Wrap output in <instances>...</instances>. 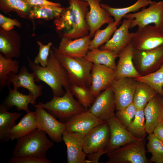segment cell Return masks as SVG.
<instances>
[{
  "label": "cell",
  "mask_w": 163,
  "mask_h": 163,
  "mask_svg": "<svg viewBox=\"0 0 163 163\" xmlns=\"http://www.w3.org/2000/svg\"><path fill=\"white\" fill-rule=\"evenodd\" d=\"M69 6L54 19L56 30L61 37L74 39L89 34L86 21L89 5L84 0H68Z\"/></svg>",
  "instance_id": "6da1fadb"
},
{
  "label": "cell",
  "mask_w": 163,
  "mask_h": 163,
  "mask_svg": "<svg viewBox=\"0 0 163 163\" xmlns=\"http://www.w3.org/2000/svg\"><path fill=\"white\" fill-rule=\"evenodd\" d=\"M30 68L32 71L35 81H42L51 88L54 97H61L65 94L63 89L70 85L68 73L55 56L53 50L50 49L47 63L45 67L37 65L27 56Z\"/></svg>",
  "instance_id": "7a4b0ae2"
},
{
  "label": "cell",
  "mask_w": 163,
  "mask_h": 163,
  "mask_svg": "<svg viewBox=\"0 0 163 163\" xmlns=\"http://www.w3.org/2000/svg\"><path fill=\"white\" fill-rule=\"evenodd\" d=\"M52 48L56 57L67 71L70 85L90 88L92 80L91 71L93 64L85 57H69L60 53L58 48L53 45Z\"/></svg>",
  "instance_id": "3957f363"
},
{
  "label": "cell",
  "mask_w": 163,
  "mask_h": 163,
  "mask_svg": "<svg viewBox=\"0 0 163 163\" xmlns=\"http://www.w3.org/2000/svg\"><path fill=\"white\" fill-rule=\"evenodd\" d=\"M46 133L37 128L18 139L13 152V157L26 155L46 158L47 151L53 146Z\"/></svg>",
  "instance_id": "277c9868"
},
{
  "label": "cell",
  "mask_w": 163,
  "mask_h": 163,
  "mask_svg": "<svg viewBox=\"0 0 163 163\" xmlns=\"http://www.w3.org/2000/svg\"><path fill=\"white\" fill-rule=\"evenodd\" d=\"M66 92L61 97H54L50 101L44 103L40 102L33 106L42 107L60 121L65 123L74 115L84 111L85 108L74 98L69 88H65Z\"/></svg>",
  "instance_id": "5b68a950"
},
{
  "label": "cell",
  "mask_w": 163,
  "mask_h": 163,
  "mask_svg": "<svg viewBox=\"0 0 163 163\" xmlns=\"http://www.w3.org/2000/svg\"><path fill=\"white\" fill-rule=\"evenodd\" d=\"M145 136L107 153L106 163H149L146 158Z\"/></svg>",
  "instance_id": "8992f818"
},
{
  "label": "cell",
  "mask_w": 163,
  "mask_h": 163,
  "mask_svg": "<svg viewBox=\"0 0 163 163\" xmlns=\"http://www.w3.org/2000/svg\"><path fill=\"white\" fill-rule=\"evenodd\" d=\"M133 61L136 69L141 76L153 72L163 63V46L146 50L134 48Z\"/></svg>",
  "instance_id": "52a82bcc"
},
{
  "label": "cell",
  "mask_w": 163,
  "mask_h": 163,
  "mask_svg": "<svg viewBox=\"0 0 163 163\" xmlns=\"http://www.w3.org/2000/svg\"><path fill=\"white\" fill-rule=\"evenodd\" d=\"M134 49L140 50L163 46V28L148 25L138 28L131 40Z\"/></svg>",
  "instance_id": "ba28073f"
},
{
  "label": "cell",
  "mask_w": 163,
  "mask_h": 163,
  "mask_svg": "<svg viewBox=\"0 0 163 163\" xmlns=\"http://www.w3.org/2000/svg\"><path fill=\"white\" fill-rule=\"evenodd\" d=\"M123 18L132 19L130 29L136 26L140 28L151 24L163 28V1H154L147 8H144L139 11L128 14Z\"/></svg>",
  "instance_id": "9c48e42d"
},
{
  "label": "cell",
  "mask_w": 163,
  "mask_h": 163,
  "mask_svg": "<svg viewBox=\"0 0 163 163\" xmlns=\"http://www.w3.org/2000/svg\"><path fill=\"white\" fill-rule=\"evenodd\" d=\"M35 107L37 128L47 133L53 142H62L66 129L65 123L57 120L44 108L39 107Z\"/></svg>",
  "instance_id": "30bf717a"
},
{
  "label": "cell",
  "mask_w": 163,
  "mask_h": 163,
  "mask_svg": "<svg viewBox=\"0 0 163 163\" xmlns=\"http://www.w3.org/2000/svg\"><path fill=\"white\" fill-rule=\"evenodd\" d=\"M110 138V129L107 122L94 127L83 137V150L86 154L106 150Z\"/></svg>",
  "instance_id": "8fae6325"
},
{
  "label": "cell",
  "mask_w": 163,
  "mask_h": 163,
  "mask_svg": "<svg viewBox=\"0 0 163 163\" xmlns=\"http://www.w3.org/2000/svg\"><path fill=\"white\" fill-rule=\"evenodd\" d=\"M35 82L34 74L29 73L27 68L23 66L21 67L18 74L11 72L8 75L6 86L8 89L10 88V85L12 83L14 89H18L20 87L27 89L29 93H31L33 95V100L31 104L34 106L37 98L43 94L42 85H37Z\"/></svg>",
  "instance_id": "7c38bea8"
},
{
  "label": "cell",
  "mask_w": 163,
  "mask_h": 163,
  "mask_svg": "<svg viewBox=\"0 0 163 163\" xmlns=\"http://www.w3.org/2000/svg\"><path fill=\"white\" fill-rule=\"evenodd\" d=\"M136 82L130 77L113 81L111 86L114 94L117 111L122 110L133 103Z\"/></svg>",
  "instance_id": "4fadbf2b"
},
{
  "label": "cell",
  "mask_w": 163,
  "mask_h": 163,
  "mask_svg": "<svg viewBox=\"0 0 163 163\" xmlns=\"http://www.w3.org/2000/svg\"><path fill=\"white\" fill-rule=\"evenodd\" d=\"M115 109L114 94L111 86L100 93L88 110L98 119L107 122L115 115Z\"/></svg>",
  "instance_id": "5bb4252c"
},
{
  "label": "cell",
  "mask_w": 163,
  "mask_h": 163,
  "mask_svg": "<svg viewBox=\"0 0 163 163\" xmlns=\"http://www.w3.org/2000/svg\"><path fill=\"white\" fill-rule=\"evenodd\" d=\"M107 122L110 129L109 141L106 149L107 153L140 139L133 136L120 122L115 115Z\"/></svg>",
  "instance_id": "9a60e30c"
},
{
  "label": "cell",
  "mask_w": 163,
  "mask_h": 163,
  "mask_svg": "<svg viewBox=\"0 0 163 163\" xmlns=\"http://www.w3.org/2000/svg\"><path fill=\"white\" fill-rule=\"evenodd\" d=\"M116 74L115 70L104 65L93 64L90 88L94 99L101 92L111 86Z\"/></svg>",
  "instance_id": "2e32d148"
},
{
  "label": "cell",
  "mask_w": 163,
  "mask_h": 163,
  "mask_svg": "<svg viewBox=\"0 0 163 163\" xmlns=\"http://www.w3.org/2000/svg\"><path fill=\"white\" fill-rule=\"evenodd\" d=\"M104 122L97 117L88 109L74 115L66 121L64 123L65 131L78 133L84 136L91 129Z\"/></svg>",
  "instance_id": "e0dca14e"
},
{
  "label": "cell",
  "mask_w": 163,
  "mask_h": 163,
  "mask_svg": "<svg viewBox=\"0 0 163 163\" xmlns=\"http://www.w3.org/2000/svg\"><path fill=\"white\" fill-rule=\"evenodd\" d=\"M88 4L90 10L87 13L86 21L89 27L91 38L97 30L103 25L114 21V19L100 5L102 0H84Z\"/></svg>",
  "instance_id": "ac0fdd59"
},
{
  "label": "cell",
  "mask_w": 163,
  "mask_h": 163,
  "mask_svg": "<svg viewBox=\"0 0 163 163\" xmlns=\"http://www.w3.org/2000/svg\"><path fill=\"white\" fill-rule=\"evenodd\" d=\"M77 132L65 131L62 136L67 148V163H85L87 154L83 150V137Z\"/></svg>",
  "instance_id": "d6986e66"
},
{
  "label": "cell",
  "mask_w": 163,
  "mask_h": 163,
  "mask_svg": "<svg viewBox=\"0 0 163 163\" xmlns=\"http://www.w3.org/2000/svg\"><path fill=\"white\" fill-rule=\"evenodd\" d=\"M132 19L125 18L119 27L114 33L113 37L104 45L101 50L109 49L118 55L123 50L131 43L134 32L130 33V23Z\"/></svg>",
  "instance_id": "ffe728a7"
},
{
  "label": "cell",
  "mask_w": 163,
  "mask_h": 163,
  "mask_svg": "<svg viewBox=\"0 0 163 163\" xmlns=\"http://www.w3.org/2000/svg\"><path fill=\"white\" fill-rule=\"evenodd\" d=\"M89 34L76 39L62 37L58 49L61 53L72 57H85L91 40Z\"/></svg>",
  "instance_id": "44dd1931"
},
{
  "label": "cell",
  "mask_w": 163,
  "mask_h": 163,
  "mask_svg": "<svg viewBox=\"0 0 163 163\" xmlns=\"http://www.w3.org/2000/svg\"><path fill=\"white\" fill-rule=\"evenodd\" d=\"M21 38L15 30L0 28V52L6 57L18 58L21 55Z\"/></svg>",
  "instance_id": "7402d4cb"
},
{
  "label": "cell",
  "mask_w": 163,
  "mask_h": 163,
  "mask_svg": "<svg viewBox=\"0 0 163 163\" xmlns=\"http://www.w3.org/2000/svg\"><path fill=\"white\" fill-rule=\"evenodd\" d=\"M134 48L131 43L119 54L115 79L125 77L135 78L141 76L136 69L133 61Z\"/></svg>",
  "instance_id": "603a6c76"
},
{
  "label": "cell",
  "mask_w": 163,
  "mask_h": 163,
  "mask_svg": "<svg viewBox=\"0 0 163 163\" xmlns=\"http://www.w3.org/2000/svg\"><path fill=\"white\" fill-rule=\"evenodd\" d=\"M163 97L157 93L149 102L144 109L146 133L149 134L161 121Z\"/></svg>",
  "instance_id": "cb8c5ba5"
},
{
  "label": "cell",
  "mask_w": 163,
  "mask_h": 163,
  "mask_svg": "<svg viewBox=\"0 0 163 163\" xmlns=\"http://www.w3.org/2000/svg\"><path fill=\"white\" fill-rule=\"evenodd\" d=\"M21 114L17 112L10 113L7 111L3 104L0 105V142H5L10 139L11 131L16 125V120Z\"/></svg>",
  "instance_id": "d4e9b609"
},
{
  "label": "cell",
  "mask_w": 163,
  "mask_h": 163,
  "mask_svg": "<svg viewBox=\"0 0 163 163\" xmlns=\"http://www.w3.org/2000/svg\"><path fill=\"white\" fill-rule=\"evenodd\" d=\"M118 57V55L111 50L97 48L89 50L85 58L93 64L104 65L116 70L115 60Z\"/></svg>",
  "instance_id": "484cf974"
},
{
  "label": "cell",
  "mask_w": 163,
  "mask_h": 163,
  "mask_svg": "<svg viewBox=\"0 0 163 163\" xmlns=\"http://www.w3.org/2000/svg\"><path fill=\"white\" fill-rule=\"evenodd\" d=\"M154 2L151 0H137L133 4L123 8H114L102 3H101L100 5L111 17H113L114 22L119 25L121 23L122 18L125 15L130 12H135L141 8H145Z\"/></svg>",
  "instance_id": "4316f807"
},
{
  "label": "cell",
  "mask_w": 163,
  "mask_h": 163,
  "mask_svg": "<svg viewBox=\"0 0 163 163\" xmlns=\"http://www.w3.org/2000/svg\"><path fill=\"white\" fill-rule=\"evenodd\" d=\"M9 92L5 101V106L7 110L14 106L17 108L18 110H24L27 113L31 111L29 110L28 105L31 104L33 100V96L31 93L24 94L20 93L18 89L9 88Z\"/></svg>",
  "instance_id": "83f0119b"
},
{
  "label": "cell",
  "mask_w": 163,
  "mask_h": 163,
  "mask_svg": "<svg viewBox=\"0 0 163 163\" xmlns=\"http://www.w3.org/2000/svg\"><path fill=\"white\" fill-rule=\"evenodd\" d=\"M36 129L35 111L27 113L11 129L10 136V139L11 141L17 139Z\"/></svg>",
  "instance_id": "f1b7e54d"
},
{
  "label": "cell",
  "mask_w": 163,
  "mask_h": 163,
  "mask_svg": "<svg viewBox=\"0 0 163 163\" xmlns=\"http://www.w3.org/2000/svg\"><path fill=\"white\" fill-rule=\"evenodd\" d=\"M136 81L133 103L136 109H144L149 101L158 93L148 84Z\"/></svg>",
  "instance_id": "f546056e"
},
{
  "label": "cell",
  "mask_w": 163,
  "mask_h": 163,
  "mask_svg": "<svg viewBox=\"0 0 163 163\" xmlns=\"http://www.w3.org/2000/svg\"><path fill=\"white\" fill-rule=\"evenodd\" d=\"M64 8V7L52 5L33 6L30 11L28 18L46 20L55 19L60 15Z\"/></svg>",
  "instance_id": "4dcf8cb0"
},
{
  "label": "cell",
  "mask_w": 163,
  "mask_h": 163,
  "mask_svg": "<svg viewBox=\"0 0 163 163\" xmlns=\"http://www.w3.org/2000/svg\"><path fill=\"white\" fill-rule=\"evenodd\" d=\"M32 7L24 0H0L1 11L6 14L13 11L23 18H28Z\"/></svg>",
  "instance_id": "1f68e13d"
},
{
  "label": "cell",
  "mask_w": 163,
  "mask_h": 163,
  "mask_svg": "<svg viewBox=\"0 0 163 163\" xmlns=\"http://www.w3.org/2000/svg\"><path fill=\"white\" fill-rule=\"evenodd\" d=\"M19 61L6 57L0 53V88L1 90L6 86L8 75L12 72L18 74L19 72Z\"/></svg>",
  "instance_id": "d6a6232c"
},
{
  "label": "cell",
  "mask_w": 163,
  "mask_h": 163,
  "mask_svg": "<svg viewBox=\"0 0 163 163\" xmlns=\"http://www.w3.org/2000/svg\"><path fill=\"white\" fill-rule=\"evenodd\" d=\"M133 78L135 81L148 84L163 97V63L158 69L154 72Z\"/></svg>",
  "instance_id": "836d02e7"
},
{
  "label": "cell",
  "mask_w": 163,
  "mask_h": 163,
  "mask_svg": "<svg viewBox=\"0 0 163 163\" xmlns=\"http://www.w3.org/2000/svg\"><path fill=\"white\" fill-rule=\"evenodd\" d=\"M118 26L113 21L108 24L104 29H99L96 30L94 38L91 40L89 50L98 48L99 47L106 43L110 39L111 36L117 30Z\"/></svg>",
  "instance_id": "e575fe53"
},
{
  "label": "cell",
  "mask_w": 163,
  "mask_h": 163,
  "mask_svg": "<svg viewBox=\"0 0 163 163\" xmlns=\"http://www.w3.org/2000/svg\"><path fill=\"white\" fill-rule=\"evenodd\" d=\"M127 129L136 138H140L145 136L146 132L144 109H136L134 119Z\"/></svg>",
  "instance_id": "d590c367"
},
{
  "label": "cell",
  "mask_w": 163,
  "mask_h": 163,
  "mask_svg": "<svg viewBox=\"0 0 163 163\" xmlns=\"http://www.w3.org/2000/svg\"><path fill=\"white\" fill-rule=\"evenodd\" d=\"M147 145L148 152L152 154L151 162L163 163V143L153 133L149 134Z\"/></svg>",
  "instance_id": "8d00e7d4"
},
{
  "label": "cell",
  "mask_w": 163,
  "mask_h": 163,
  "mask_svg": "<svg viewBox=\"0 0 163 163\" xmlns=\"http://www.w3.org/2000/svg\"><path fill=\"white\" fill-rule=\"evenodd\" d=\"M69 88L78 102L85 109H89L94 98L90 88L75 85H71Z\"/></svg>",
  "instance_id": "74e56055"
},
{
  "label": "cell",
  "mask_w": 163,
  "mask_h": 163,
  "mask_svg": "<svg viewBox=\"0 0 163 163\" xmlns=\"http://www.w3.org/2000/svg\"><path fill=\"white\" fill-rule=\"evenodd\" d=\"M136 110L133 103L124 109L117 111L115 116L120 122L127 128L133 120Z\"/></svg>",
  "instance_id": "f35d334b"
},
{
  "label": "cell",
  "mask_w": 163,
  "mask_h": 163,
  "mask_svg": "<svg viewBox=\"0 0 163 163\" xmlns=\"http://www.w3.org/2000/svg\"><path fill=\"white\" fill-rule=\"evenodd\" d=\"M37 43L39 46V53L35 58L34 62L39 65L45 67L47 63V61L49 55L50 48L53 46V43L50 42L46 45H44L40 41H37Z\"/></svg>",
  "instance_id": "ab89813d"
},
{
  "label": "cell",
  "mask_w": 163,
  "mask_h": 163,
  "mask_svg": "<svg viewBox=\"0 0 163 163\" xmlns=\"http://www.w3.org/2000/svg\"><path fill=\"white\" fill-rule=\"evenodd\" d=\"M52 162L46 157L39 158L31 155L19 157H12L8 163H51Z\"/></svg>",
  "instance_id": "60d3db41"
},
{
  "label": "cell",
  "mask_w": 163,
  "mask_h": 163,
  "mask_svg": "<svg viewBox=\"0 0 163 163\" xmlns=\"http://www.w3.org/2000/svg\"><path fill=\"white\" fill-rule=\"evenodd\" d=\"M14 26L21 28V24L17 19L8 18L0 14V28L6 30H9L13 29Z\"/></svg>",
  "instance_id": "b9f144b4"
},
{
  "label": "cell",
  "mask_w": 163,
  "mask_h": 163,
  "mask_svg": "<svg viewBox=\"0 0 163 163\" xmlns=\"http://www.w3.org/2000/svg\"><path fill=\"white\" fill-rule=\"evenodd\" d=\"M30 6L33 7L39 5H52L61 7L59 3L53 2L47 0H24Z\"/></svg>",
  "instance_id": "7bdbcfd3"
},
{
  "label": "cell",
  "mask_w": 163,
  "mask_h": 163,
  "mask_svg": "<svg viewBox=\"0 0 163 163\" xmlns=\"http://www.w3.org/2000/svg\"><path fill=\"white\" fill-rule=\"evenodd\" d=\"M107 152L106 150H104L87 154L86 156L88 157V159L92 161L93 163H98L101 157Z\"/></svg>",
  "instance_id": "ee69618b"
},
{
  "label": "cell",
  "mask_w": 163,
  "mask_h": 163,
  "mask_svg": "<svg viewBox=\"0 0 163 163\" xmlns=\"http://www.w3.org/2000/svg\"><path fill=\"white\" fill-rule=\"evenodd\" d=\"M153 133L163 143V122L160 121L158 123Z\"/></svg>",
  "instance_id": "f6af8a7d"
},
{
  "label": "cell",
  "mask_w": 163,
  "mask_h": 163,
  "mask_svg": "<svg viewBox=\"0 0 163 163\" xmlns=\"http://www.w3.org/2000/svg\"><path fill=\"white\" fill-rule=\"evenodd\" d=\"M161 121H162L163 122V105L162 110Z\"/></svg>",
  "instance_id": "bcb514c9"
},
{
  "label": "cell",
  "mask_w": 163,
  "mask_h": 163,
  "mask_svg": "<svg viewBox=\"0 0 163 163\" xmlns=\"http://www.w3.org/2000/svg\"></svg>",
  "instance_id": "7dc6e473"
}]
</instances>
